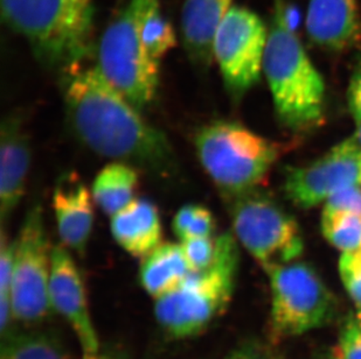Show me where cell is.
<instances>
[{"label": "cell", "instance_id": "1", "mask_svg": "<svg viewBox=\"0 0 361 359\" xmlns=\"http://www.w3.org/2000/svg\"><path fill=\"white\" fill-rule=\"evenodd\" d=\"M68 122L92 152L109 159L170 173L173 152L164 133L108 83L96 65H75L61 73Z\"/></svg>", "mask_w": 361, "mask_h": 359}, {"label": "cell", "instance_id": "2", "mask_svg": "<svg viewBox=\"0 0 361 359\" xmlns=\"http://www.w3.org/2000/svg\"><path fill=\"white\" fill-rule=\"evenodd\" d=\"M263 73L281 125L307 133L325 122V83L277 3L263 56Z\"/></svg>", "mask_w": 361, "mask_h": 359}, {"label": "cell", "instance_id": "3", "mask_svg": "<svg viewBox=\"0 0 361 359\" xmlns=\"http://www.w3.org/2000/svg\"><path fill=\"white\" fill-rule=\"evenodd\" d=\"M5 24L27 41L44 67L62 73L92 51V0H0Z\"/></svg>", "mask_w": 361, "mask_h": 359}, {"label": "cell", "instance_id": "4", "mask_svg": "<svg viewBox=\"0 0 361 359\" xmlns=\"http://www.w3.org/2000/svg\"><path fill=\"white\" fill-rule=\"evenodd\" d=\"M240 250L231 232L218 236L214 263L191 272L179 287L154 302V317L167 335L192 339L204 332L225 312L232 300L239 273Z\"/></svg>", "mask_w": 361, "mask_h": 359}, {"label": "cell", "instance_id": "5", "mask_svg": "<svg viewBox=\"0 0 361 359\" xmlns=\"http://www.w3.org/2000/svg\"><path fill=\"white\" fill-rule=\"evenodd\" d=\"M195 146L201 166L228 200L261 186L280 156L279 145L228 120L200 127Z\"/></svg>", "mask_w": 361, "mask_h": 359}, {"label": "cell", "instance_id": "6", "mask_svg": "<svg viewBox=\"0 0 361 359\" xmlns=\"http://www.w3.org/2000/svg\"><path fill=\"white\" fill-rule=\"evenodd\" d=\"M96 49V67L123 97L140 111L154 103L161 65L144 47L133 0L108 25Z\"/></svg>", "mask_w": 361, "mask_h": 359}, {"label": "cell", "instance_id": "7", "mask_svg": "<svg viewBox=\"0 0 361 359\" xmlns=\"http://www.w3.org/2000/svg\"><path fill=\"white\" fill-rule=\"evenodd\" d=\"M231 201L235 238L266 272L302 256L300 225L276 201L257 189Z\"/></svg>", "mask_w": 361, "mask_h": 359}, {"label": "cell", "instance_id": "8", "mask_svg": "<svg viewBox=\"0 0 361 359\" xmlns=\"http://www.w3.org/2000/svg\"><path fill=\"white\" fill-rule=\"evenodd\" d=\"M271 287V330L293 337L330 323L337 300L311 265L293 263L267 272Z\"/></svg>", "mask_w": 361, "mask_h": 359}, {"label": "cell", "instance_id": "9", "mask_svg": "<svg viewBox=\"0 0 361 359\" xmlns=\"http://www.w3.org/2000/svg\"><path fill=\"white\" fill-rule=\"evenodd\" d=\"M16 243L11 302L14 321L37 325L49 317L51 248L40 203L30 209Z\"/></svg>", "mask_w": 361, "mask_h": 359}, {"label": "cell", "instance_id": "10", "mask_svg": "<svg viewBox=\"0 0 361 359\" xmlns=\"http://www.w3.org/2000/svg\"><path fill=\"white\" fill-rule=\"evenodd\" d=\"M268 33L264 21L255 12L235 5L219 27L213 56L226 90L235 102L259 81Z\"/></svg>", "mask_w": 361, "mask_h": 359}, {"label": "cell", "instance_id": "11", "mask_svg": "<svg viewBox=\"0 0 361 359\" xmlns=\"http://www.w3.org/2000/svg\"><path fill=\"white\" fill-rule=\"evenodd\" d=\"M360 184L361 149L353 136L307 166L286 167L283 190L293 206L310 209L339 190Z\"/></svg>", "mask_w": 361, "mask_h": 359}, {"label": "cell", "instance_id": "12", "mask_svg": "<svg viewBox=\"0 0 361 359\" xmlns=\"http://www.w3.org/2000/svg\"><path fill=\"white\" fill-rule=\"evenodd\" d=\"M49 296L51 308L71 325L79 341L82 359H99L102 346L89 312L85 282L68 248H51Z\"/></svg>", "mask_w": 361, "mask_h": 359}, {"label": "cell", "instance_id": "13", "mask_svg": "<svg viewBox=\"0 0 361 359\" xmlns=\"http://www.w3.org/2000/svg\"><path fill=\"white\" fill-rule=\"evenodd\" d=\"M51 204L61 244L83 256L95 220L92 191L78 174L66 173L56 182Z\"/></svg>", "mask_w": 361, "mask_h": 359}, {"label": "cell", "instance_id": "14", "mask_svg": "<svg viewBox=\"0 0 361 359\" xmlns=\"http://www.w3.org/2000/svg\"><path fill=\"white\" fill-rule=\"evenodd\" d=\"M31 165V144L24 119L12 113L0 129V210L1 220L12 215L24 196Z\"/></svg>", "mask_w": 361, "mask_h": 359}, {"label": "cell", "instance_id": "15", "mask_svg": "<svg viewBox=\"0 0 361 359\" xmlns=\"http://www.w3.org/2000/svg\"><path fill=\"white\" fill-rule=\"evenodd\" d=\"M305 28L314 44L332 51H348L361 42L358 0H309Z\"/></svg>", "mask_w": 361, "mask_h": 359}, {"label": "cell", "instance_id": "16", "mask_svg": "<svg viewBox=\"0 0 361 359\" xmlns=\"http://www.w3.org/2000/svg\"><path fill=\"white\" fill-rule=\"evenodd\" d=\"M233 6V0H185L180 17L181 42L195 67L207 69L214 62L215 35Z\"/></svg>", "mask_w": 361, "mask_h": 359}, {"label": "cell", "instance_id": "17", "mask_svg": "<svg viewBox=\"0 0 361 359\" xmlns=\"http://www.w3.org/2000/svg\"><path fill=\"white\" fill-rule=\"evenodd\" d=\"M110 231L124 251L143 259L161 244L163 227L157 206L147 199H136L111 217Z\"/></svg>", "mask_w": 361, "mask_h": 359}, {"label": "cell", "instance_id": "18", "mask_svg": "<svg viewBox=\"0 0 361 359\" xmlns=\"http://www.w3.org/2000/svg\"><path fill=\"white\" fill-rule=\"evenodd\" d=\"M191 272L181 244L161 243L142 259L140 285L152 298H161L179 287Z\"/></svg>", "mask_w": 361, "mask_h": 359}, {"label": "cell", "instance_id": "19", "mask_svg": "<svg viewBox=\"0 0 361 359\" xmlns=\"http://www.w3.org/2000/svg\"><path fill=\"white\" fill-rule=\"evenodd\" d=\"M138 183L140 175L133 165L120 161L108 163L92 182V199L104 214L113 217L136 200Z\"/></svg>", "mask_w": 361, "mask_h": 359}, {"label": "cell", "instance_id": "20", "mask_svg": "<svg viewBox=\"0 0 361 359\" xmlns=\"http://www.w3.org/2000/svg\"><path fill=\"white\" fill-rule=\"evenodd\" d=\"M140 37L147 54L161 65L169 51L177 46V35L161 10V0H133Z\"/></svg>", "mask_w": 361, "mask_h": 359}, {"label": "cell", "instance_id": "21", "mask_svg": "<svg viewBox=\"0 0 361 359\" xmlns=\"http://www.w3.org/2000/svg\"><path fill=\"white\" fill-rule=\"evenodd\" d=\"M0 359H73L62 339L51 330H12L1 339Z\"/></svg>", "mask_w": 361, "mask_h": 359}, {"label": "cell", "instance_id": "22", "mask_svg": "<svg viewBox=\"0 0 361 359\" xmlns=\"http://www.w3.org/2000/svg\"><path fill=\"white\" fill-rule=\"evenodd\" d=\"M322 231L331 244L344 252L361 248V215L324 210Z\"/></svg>", "mask_w": 361, "mask_h": 359}, {"label": "cell", "instance_id": "23", "mask_svg": "<svg viewBox=\"0 0 361 359\" xmlns=\"http://www.w3.org/2000/svg\"><path fill=\"white\" fill-rule=\"evenodd\" d=\"M172 229L181 241L191 238L213 237L216 222L207 208L200 204H188L174 215Z\"/></svg>", "mask_w": 361, "mask_h": 359}, {"label": "cell", "instance_id": "24", "mask_svg": "<svg viewBox=\"0 0 361 359\" xmlns=\"http://www.w3.org/2000/svg\"><path fill=\"white\" fill-rule=\"evenodd\" d=\"M181 248L192 272L209 267L218 254V237L191 238L181 241Z\"/></svg>", "mask_w": 361, "mask_h": 359}, {"label": "cell", "instance_id": "25", "mask_svg": "<svg viewBox=\"0 0 361 359\" xmlns=\"http://www.w3.org/2000/svg\"><path fill=\"white\" fill-rule=\"evenodd\" d=\"M339 272L346 291L361 310V248L344 252L339 260Z\"/></svg>", "mask_w": 361, "mask_h": 359}, {"label": "cell", "instance_id": "26", "mask_svg": "<svg viewBox=\"0 0 361 359\" xmlns=\"http://www.w3.org/2000/svg\"><path fill=\"white\" fill-rule=\"evenodd\" d=\"M16 243L7 238L5 231L0 237V305H12L11 287L13 278Z\"/></svg>", "mask_w": 361, "mask_h": 359}, {"label": "cell", "instance_id": "27", "mask_svg": "<svg viewBox=\"0 0 361 359\" xmlns=\"http://www.w3.org/2000/svg\"><path fill=\"white\" fill-rule=\"evenodd\" d=\"M337 357L341 359H361V312L351 315L343 325Z\"/></svg>", "mask_w": 361, "mask_h": 359}, {"label": "cell", "instance_id": "28", "mask_svg": "<svg viewBox=\"0 0 361 359\" xmlns=\"http://www.w3.org/2000/svg\"><path fill=\"white\" fill-rule=\"evenodd\" d=\"M324 210L345 211L361 215V188L348 187L339 190L327 199Z\"/></svg>", "mask_w": 361, "mask_h": 359}, {"label": "cell", "instance_id": "29", "mask_svg": "<svg viewBox=\"0 0 361 359\" xmlns=\"http://www.w3.org/2000/svg\"><path fill=\"white\" fill-rule=\"evenodd\" d=\"M225 359H281L275 353L256 341H248L236 346Z\"/></svg>", "mask_w": 361, "mask_h": 359}, {"label": "cell", "instance_id": "30", "mask_svg": "<svg viewBox=\"0 0 361 359\" xmlns=\"http://www.w3.org/2000/svg\"><path fill=\"white\" fill-rule=\"evenodd\" d=\"M348 108L353 118L361 125V65L352 75L348 90Z\"/></svg>", "mask_w": 361, "mask_h": 359}, {"label": "cell", "instance_id": "31", "mask_svg": "<svg viewBox=\"0 0 361 359\" xmlns=\"http://www.w3.org/2000/svg\"><path fill=\"white\" fill-rule=\"evenodd\" d=\"M99 359H129V356L120 346H102Z\"/></svg>", "mask_w": 361, "mask_h": 359}, {"label": "cell", "instance_id": "32", "mask_svg": "<svg viewBox=\"0 0 361 359\" xmlns=\"http://www.w3.org/2000/svg\"><path fill=\"white\" fill-rule=\"evenodd\" d=\"M355 139H357V141H358L359 146H360L361 149V125H359L358 131H357V133L355 134Z\"/></svg>", "mask_w": 361, "mask_h": 359}, {"label": "cell", "instance_id": "33", "mask_svg": "<svg viewBox=\"0 0 361 359\" xmlns=\"http://www.w3.org/2000/svg\"><path fill=\"white\" fill-rule=\"evenodd\" d=\"M336 357H337V356H336ZM334 359H341V358H339V357H337V358H334Z\"/></svg>", "mask_w": 361, "mask_h": 359}, {"label": "cell", "instance_id": "34", "mask_svg": "<svg viewBox=\"0 0 361 359\" xmlns=\"http://www.w3.org/2000/svg\"><path fill=\"white\" fill-rule=\"evenodd\" d=\"M360 312H361V310H360Z\"/></svg>", "mask_w": 361, "mask_h": 359}]
</instances>
